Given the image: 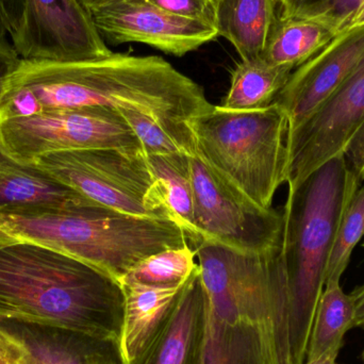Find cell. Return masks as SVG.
<instances>
[{
  "label": "cell",
  "instance_id": "1",
  "mask_svg": "<svg viewBox=\"0 0 364 364\" xmlns=\"http://www.w3.org/2000/svg\"><path fill=\"white\" fill-rule=\"evenodd\" d=\"M213 108L203 87L160 55L83 61L21 60L4 81L0 122L83 109H132L175 134Z\"/></svg>",
  "mask_w": 364,
  "mask_h": 364
},
{
  "label": "cell",
  "instance_id": "2",
  "mask_svg": "<svg viewBox=\"0 0 364 364\" xmlns=\"http://www.w3.org/2000/svg\"><path fill=\"white\" fill-rule=\"evenodd\" d=\"M121 284L78 259L31 242L0 248V318L46 325L119 344Z\"/></svg>",
  "mask_w": 364,
  "mask_h": 364
},
{
  "label": "cell",
  "instance_id": "3",
  "mask_svg": "<svg viewBox=\"0 0 364 364\" xmlns=\"http://www.w3.org/2000/svg\"><path fill=\"white\" fill-rule=\"evenodd\" d=\"M346 156L316 168L289 188L282 218V255L289 289L291 363L304 364L327 265L344 213L360 186Z\"/></svg>",
  "mask_w": 364,
  "mask_h": 364
},
{
  "label": "cell",
  "instance_id": "4",
  "mask_svg": "<svg viewBox=\"0 0 364 364\" xmlns=\"http://www.w3.org/2000/svg\"><path fill=\"white\" fill-rule=\"evenodd\" d=\"M0 226L19 241L78 259L119 282L147 257L188 244L176 223L127 215L97 203L1 208Z\"/></svg>",
  "mask_w": 364,
  "mask_h": 364
},
{
  "label": "cell",
  "instance_id": "5",
  "mask_svg": "<svg viewBox=\"0 0 364 364\" xmlns=\"http://www.w3.org/2000/svg\"><path fill=\"white\" fill-rule=\"evenodd\" d=\"M196 257L210 314L224 322L256 327L273 363L292 364L282 244L264 254L246 255L203 243Z\"/></svg>",
  "mask_w": 364,
  "mask_h": 364
},
{
  "label": "cell",
  "instance_id": "6",
  "mask_svg": "<svg viewBox=\"0 0 364 364\" xmlns=\"http://www.w3.org/2000/svg\"><path fill=\"white\" fill-rule=\"evenodd\" d=\"M199 157L254 203L271 209L288 173L289 119L275 102L252 111L213 106L188 122Z\"/></svg>",
  "mask_w": 364,
  "mask_h": 364
},
{
  "label": "cell",
  "instance_id": "7",
  "mask_svg": "<svg viewBox=\"0 0 364 364\" xmlns=\"http://www.w3.org/2000/svg\"><path fill=\"white\" fill-rule=\"evenodd\" d=\"M31 164L102 207L175 223L142 149L61 151L43 156Z\"/></svg>",
  "mask_w": 364,
  "mask_h": 364
},
{
  "label": "cell",
  "instance_id": "8",
  "mask_svg": "<svg viewBox=\"0 0 364 364\" xmlns=\"http://www.w3.org/2000/svg\"><path fill=\"white\" fill-rule=\"evenodd\" d=\"M194 224L201 244L261 255L282 244L284 218L264 209L225 181L195 151L190 155Z\"/></svg>",
  "mask_w": 364,
  "mask_h": 364
},
{
  "label": "cell",
  "instance_id": "9",
  "mask_svg": "<svg viewBox=\"0 0 364 364\" xmlns=\"http://www.w3.org/2000/svg\"><path fill=\"white\" fill-rule=\"evenodd\" d=\"M142 149L121 113L83 109L0 122V149L19 164L43 156L85 149Z\"/></svg>",
  "mask_w": 364,
  "mask_h": 364
},
{
  "label": "cell",
  "instance_id": "10",
  "mask_svg": "<svg viewBox=\"0 0 364 364\" xmlns=\"http://www.w3.org/2000/svg\"><path fill=\"white\" fill-rule=\"evenodd\" d=\"M364 123V55L348 78L303 124L288 134L289 188L346 147Z\"/></svg>",
  "mask_w": 364,
  "mask_h": 364
},
{
  "label": "cell",
  "instance_id": "11",
  "mask_svg": "<svg viewBox=\"0 0 364 364\" xmlns=\"http://www.w3.org/2000/svg\"><path fill=\"white\" fill-rule=\"evenodd\" d=\"M11 40L21 60L83 61L112 53L78 0H23Z\"/></svg>",
  "mask_w": 364,
  "mask_h": 364
},
{
  "label": "cell",
  "instance_id": "12",
  "mask_svg": "<svg viewBox=\"0 0 364 364\" xmlns=\"http://www.w3.org/2000/svg\"><path fill=\"white\" fill-rule=\"evenodd\" d=\"M91 15L102 38L112 44L141 43L176 57L218 36L213 23L171 14L149 0H119Z\"/></svg>",
  "mask_w": 364,
  "mask_h": 364
},
{
  "label": "cell",
  "instance_id": "13",
  "mask_svg": "<svg viewBox=\"0 0 364 364\" xmlns=\"http://www.w3.org/2000/svg\"><path fill=\"white\" fill-rule=\"evenodd\" d=\"M364 55V23L338 34L291 74L275 102L289 119V132L303 124L341 85Z\"/></svg>",
  "mask_w": 364,
  "mask_h": 364
},
{
  "label": "cell",
  "instance_id": "14",
  "mask_svg": "<svg viewBox=\"0 0 364 364\" xmlns=\"http://www.w3.org/2000/svg\"><path fill=\"white\" fill-rule=\"evenodd\" d=\"M0 328L23 346L28 364H124L117 342L21 321L0 318Z\"/></svg>",
  "mask_w": 364,
  "mask_h": 364
},
{
  "label": "cell",
  "instance_id": "15",
  "mask_svg": "<svg viewBox=\"0 0 364 364\" xmlns=\"http://www.w3.org/2000/svg\"><path fill=\"white\" fill-rule=\"evenodd\" d=\"M186 282L176 287L119 282L124 294L119 341L124 364L141 363L170 321Z\"/></svg>",
  "mask_w": 364,
  "mask_h": 364
},
{
  "label": "cell",
  "instance_id": "16",
  "mask_svg": "<svg viewBox=\"0 0 364 364\" xmlns=\"http://www.w3.org/2000/svg\"><path fill=\"white\" fill-rule=\"evenodd\" d=\"M207 325V303L199 265L182 291L166 326L140 364H199Z\"/></svg>",
  "mask_w": 364,
  "mask_h": 364
},
{
  "label": "cell",
  "instance_id": "17",
  "mask_svg": "<svg viewBox=\"0 0 364 364\" xmlns=\"http://www.w3.org/2000/svg\"><path fill=\"white\" fill-rule=\"evenodd\" d=\"M218 36L228 40L241 61L261 59L277 21L274 0H213Z\"/></svg>",
  "mask_w": 364,
  "mask_h": 364
},
{
  "label": "cell",
  "instance_id": "18",
  "mask_svg": "<svg viewBox=\"0 0 364 364\" xmlns=\"http://www.w3.org/2000/svg\"><path fill=\"white\" fill-rule=\"evenodd\" d=\"M92 203H95L47 176L33 164H19L0 149V209Z\"/></svg>",
  "mask_w": 364,
  "mask_h": 364
},
{
  "label": "cell",
  "instance_id": "19",
  "mask_svg": "<svg viewBox=\"0 0 364 364\" xmlns=\"http://www.w3.org/2000/svg\"><path fill=\"white\" fill-rule=\"evenodd\" d=\"M199 364L274 363L256 327L218 320L207 308L205 342Z\"/></svg>",
  "mask_w": 364,
  "mask_h": 364
},
{
  "label": "cell",
  "instance_id": "20",
  "mask_svg": "<svg viewBox=\"0 0 364 364\" xmlns=\"http://www.w3.org/2000/svg\"><path fill=\"white\" fill-rule=\"evenodd\" d=\"M294 68L263 59L241 61L231 74L230 87L220 108L252 111L267 108L288 82Z\"/></svg>",
  "mask_w": 364,
  "mask_h": 364
},
{
  "label": "cell",
  "instance_id": "21",
  "mask_svg": "<svg viewBox=\"0 0 364 364\" xmlns=\"http://www.w3.org/2000/svg\"><path fill=\"white\" fill-rule=\"evenodd\" d=\"M146 157L154 177L161 186L175 223L186 233L191 247L196 250L201 245V240L194 224L190 155H146Z\"/></svg>",
  "mask_w": 364,
  "mask_h": 364
},
{
  "label": "cell",
  "instance_id": "22",
  "mask_svg": "<svg viewBox=\"0 0 364 364\" xmlns=\"http://www.w3.org/2000/svg\"><path fill=\"white\" fill-rule=\"evenodd\" d=\"M355 328V304L340 284L325 286L316 306L308 341L305 361H311L331 350H342L344 337Z\"/></svg>",
  "mask_w": 364,
  "mask_h": 364
},
{
  "label": "cell",
  "instance_id": "23",
  "mask_svg": "<svg viewBox=\"0 0 364 364\" xmlns=\"http://www.w3.org/2000/svg\"><path fill=\"white\" fill-rule=\"evenodd\" d=\"M335 34L321 23L277 18L261 59L273 65L297 68L320 53Z\"/></svg>",
  "mask_w": 364,
  "mask_h": 364
},
{
  "label": "cell",
  "instance_id": "24",
  "mask_svg": "<svg viewBox=\"0 0 364 364\" xmlns=\"http://www.w3.org/2000/svg\"><path fill=\"white\" fill-rule=\"evenodd\" d=\"M195 258L196 250L188 244L182 247L168 248L139 262L121 282L156 287L181 286L198 267Z\"/></svg>",
  "mask_w": 364,
  "mask_h": 364
},
{
  "label": "cell",
  "instance_id": "25",
  "mask_svg": "<svg viewBox=\"0 0 364 364\" xmlns=\"http://www.w3.org/2000/svg\"><path fill=\"white\" fill-rule=\"evenodd\" d=\"M280 21H309L328 28L335 36L350 29L364 0H274Z\"/></svg>",
  "mask_w": 364,
  "mask_h": 364
},
{
  "label": "cell",
  "instance_id": "26",
  "mask_svg": "<svg viewBox=\"0 0 364 364\" xmlns=\"http://www.w3.org/2000/svg\"><path fill=\"white\" fill-rule=\"evenodd\" d=\"M119 112L134 130L145 155H192L196 151L192 130L188 134H175L146 113L132 109H122Z\"/></svg>",
  "mask_w": 364,
  "mask_h": 364
},
{
  "label": "cell",
  "instance_id": "27",
  "mask_svg": "<svg viewBox=\"0 0 364 364\" xmlns=\"http://www.w3.org/2000/svg\"><path fill=\"white\" fill-rule=\"evenodd\" d=\"M364 237V186L353 196L333 244V252L327 265L325 286L340 284L348 269L353 252Z\"/></svg>",
  "mask_w": 364,
  "mask_h": 364
},
{
  "label": "cell",
  "instance_id": "28",
  "mask_svg": "<svg viewBox=\"0 0 364 364\" xmlns=\"http://www.w3.org/2000/svg\"><path fill=\"white\" fill-rule=\"evenodd\" d=\"M158 8L186 18L215 23L213 0H149Z\"/></svg>",
  "mask_w": 364,
  "mask_h": 364
},
{
  "label": "cell",
  "instance_id": "29",
  "mask_svg": "<svg viewBox=\"0 0 364 364\" xmlns=\"http://www.w3.org/2000/svg\"><path fill=\"white\" fill-rule=\"evenodd\" d=\"M0 364H28L23 346L2 328H0Z\"/></svg>",
  "mask_w": 364,
  "mask_h": 364
},
{
  "label": "cell",
  "instance_id": "30",
  "mask_svg": "<svg viewBox=\"0 0 364 364\" xmlns=\"http://www.w3.org/2000/svg\"><path fill=\"white\" fill-rule=\"evenodd\" d=\"M21 61L12 43H9L6 36H0V94L4 81L15 72Z\"/></svg>",
  "mask_w": 364,
  "mask_h": 364
},
{
  "label": "cell",
  "instance_id": "31",
  "mask_svg": "<svg viewBox=\"0 0 364 364\" xmlns=\"http://www.w3.org/2000/svg\"><path fill=\"white\" fill-rule=\"evenodd\" d=\"M350 168L360 177L364 172V123L346 147L344 153Z\"/></svg>",
  "mask_w": 364,
  "mask_h": 364
},
{
  "label": "cell",
  "instance_id": "32",
  "mask_svg": "<svg viewBox=\"0 0 364 364\" xmlns=\"http://www.w3.org/2000/svg\"><path fill=\"white\" fill-rule=\"evenodd\" d=\"M23 11V0H0V18L4 30L10 36L18 27Z\"/></svg>",
  "mask_w": 364,
  "mask_h": 364
},
{
  "label": "cell",
  "instance_id": "33",
  "mask_svg": "<svg viewBox=\"0 0 364 364\" xmlns=\"http://www.w3.org/2000/svg\"><path fill=\"white\" fill-rule=\"evenodd\" d=\"M350 295L355 304V327L364 329V284L355 289Z\"/></svg>",
  "mask_w": 364,
  "mask_h": 364
},
{
  "label": "cell",
  "instance_id": "34",
  "mask_svg": "<svg viewBox=\"0 0 364 364\" xmlns=\"http://www.w3.org/2000/svg\"><path fill=\"white\" fill-rule=\"evenodd\" d=\"M340 352H338V350H331V352L326 353V354L322 355L314 360L305 361L304 364H338L337 358Z\"/></svg>",
  "mask_w": 364,
  "mask_h": 364
},
{
  "label": "cell",
  "instance_id": "35",
  "mask_svg": "<svg viewBox=\"0 0 364 364\" xmlns=\"http://www.w3.org/2000/svg\"><path fill=\"white\" fill-rule=\"evenodd\" d=\"M78 1L85 10L91 13L92 11L96 10V9L100 8V6H107V4L119 1V0H78Z\"/></svg>",
  "mask_w": 364,
  "mask_h": 364
},
{
  "label": "cell",
  "instance_id": "36",
  "mask_svg": "<svg viewBox=\"0 0 364 364\" xmlns=\"http://www.w3.org/2000/svg\"><path fill=\"white\" fill-rule=\"evenodd\" d=\"M17 242H19L17 237H15L14 235H11L6 229L0 226V248L12 245V244L17 243Z\"/></svg>",
  "mask_w": 364,
  "mask_h": 364
},
{
  "label": "cell",
  "instance_id": "37",
  "mask_svg": "<svg viewBox=\"0 0 364 364\" xmlns=\"http://www.w3.org/2000/svg\"><path fill=\"white\" fill-rule=\"evenodd\" d=\"M363 23H364V4H363V6H361L360 11H359L358 14L356 15V18H355L354 25H353V27H355V26L363 25Z\"/></svg>",
  "mask_w": 364,
  "mask_h": 364
},
{
  "label": "cell",
  "instance_id": "38",
  "mask_svg": "<svg viewBox=\"0 0 364 364\" xmlns=\"http://www.w3.org/2000/svg\"><path fill=\"white\" fill-rule=\"evenodd\" d=\"M6 30H4V25H2L1 18H0V36H6Z\"/></svg>",
  "mask_w": 364,
  "mask_h": 364
},
{
  "label": "cell",
  "instance_id": "39",
  "mask_svg": "<svg viewBox=\"0 0 364 364\" xmlns=\"http://www.w3.org/2000/svg\"><path fill=\"white\" fill-rule=\"evenodd\" d=\"M363 181H364V172H363V175H361V181H363Z\"/></svg>",
  "mask_w": 364,
  "mask_h": 364
},
{
  "label": "cell",
  "instance_id": "40",
  "mask_svg": "<svg viewBox=\"0 0 364 364\" xmlns=\"http://www.w3.org/2000/svg\"><path fill=\"white\" fill-rule=\"evenodd\" d=\"M363 364H364V350H363Z\"/></svg>",
  "mask_w": 364,
  "mask_h": 364
},
{
  "label": "cell",
  "instance_id": "41",
  "mask_svg": "<svg viewBox=\"0 0 364 364\" xmlns=\"http://www.w3.org/2000/svg\"><path fill=\"white\" fill-rule=\"evenodd\" d=\"M363 247H364V243H363Z\"/></svg>",
  "mask_w": 364,
  "mask_h": 364
}]
</instances>
